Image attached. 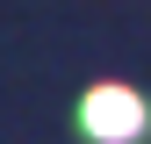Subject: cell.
I'll list each match as a JSON object with an SVG mask.
<instances>
[{"mask_svg": "<svg viewBox=\"0 0 151 144\" xmlns=\"http://www.w3.org/2000/svg\"><path fill=\"white\" fill-rule=\"evenodd\" d=\"M79 122H86V137H101V144H129L144 130V101L129 94V86H93L86 108H79Z\"/></svg>", "mask_w": 151, "mask_h": 144, "instance_id": "6da1fadb", "label": "cell"}]
</instances>
